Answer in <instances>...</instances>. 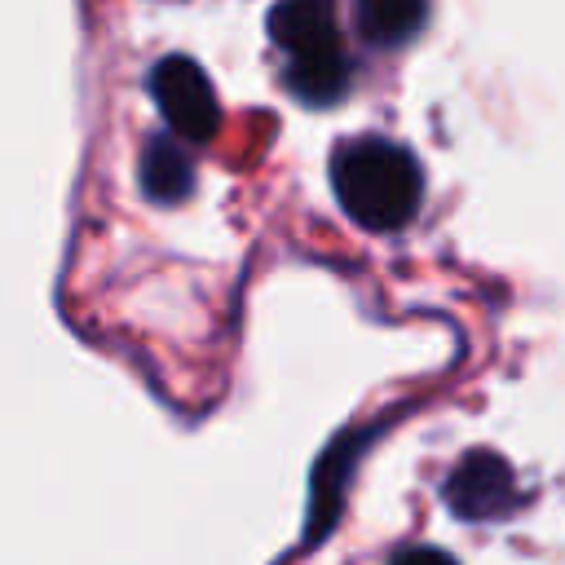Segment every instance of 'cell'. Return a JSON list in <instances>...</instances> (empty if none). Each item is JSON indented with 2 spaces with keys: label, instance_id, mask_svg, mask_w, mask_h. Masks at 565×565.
I'll return each instance as SVG.
<instances>
[{
  "label": "cell",
  "instance_id": "8992f818",
  "mask_svg": "<svg viewBox=\"0 0 565 565\" xmlns=\"http://www.w3.org/2000/svg\"><path fill=\"white\" fill-rule=\"evenodd\" d=\"M287 88L309 102V106H331L335 97H344L349 88V57L340 44L331 49H313L287 62Z\"/></svg>",
  "mask_w": 565,
  "mask_h": 565
},
{
  "label": "cell",
  "instance_id": "5b68a950",
  "mask_svg": "<svg viewBox=\"0 0 565 565\" xmlns=\"http://www.w3.org/2000/svg\"><path fill=\"white\" fill-rule=\"evenodd\" d=\"M137 177H141L146 199H154V203H177V199H185V194L194 190V163H190L185 141L172 137V132L150 137L146 150H141Z\"/></svg>",
  "mask_w": 565,
  "mask_h": 565
},
{
  "label": "cell",
  "instance_id": "7a4b0ae2",
  "mask_svg": "<svg viewBox=\"0 0 565 565\" xmlns=\"http://www.w3.org/2000/svg\"><path fill=\"white\" fill-rule=\"evenodd\" d=\"M150 97L168 119V132L181 141H212V132L221 128L216 88L207 71L185 53H168L150 66Z\"/></svg>",
  "mask_w": 565,
  "mask_h": 565
},
{
  "label": "cell",
  "instance_id": "3957f363",
  "mask_svg": "<svg viewBox=\"0 0 565 565\" xmlns=\"http://www.w3.org/2000/svg\"><path fill=\"white\" fill-rule=\"evenodd\" d=\"M446 508L463 521H494L516 503V472L494 450H468L446 472Z\"/></svg>",
  "mask_w": 565,
  "mask_h": 565
},
{
  "label": "cell",
  "instance_id": "ba28073f",
  "mask_svg": "<svg viewBox=\"0 0 565 565\" xmlns=\"http://www.w3.org/2000/svg\"><path fill=\"white\" fill-rule=\"evenodd\" d=\"M393 565H455V556H450V552H441V547L419 543V547L397 552V556H393Z\"/></svg>",
  "mask_w": 565,
  "mask_h": 565
},
{
  "label": "cell",
  "instance_id": "277c9868",
  "mask_svg": "<svg viewBox=\"0 0 565 565\" xmlns=\"http://www.w3.org/2000/svg\"><path fill=\"white\" fill-rule=\"evenodd\" d=\"M265 26H269L274 44L287 49L291 57L340 44L335 13H331L327 4H318V0H282V4H274V9L265 13Z\"/></svg>",
  "mask_w": 565,
  "mask_h": 565
},
{
  "label": "cell",
  "instance_id": "6da1fadb",
  "mask_svg": "<svg viewBox=\"0 0 565 565\" xmlns=\"http://www.w3.org/2000/svg\"><path fill=\"white\" fill-rule=\"evenodd\" d=\"M331 190L362 230H402L424 199L419 159L388 137H353L331 154Z\"/></svg>",
  "mask_w": 565,
  "mask_h": 565
},
{
  "label": "cell",
  "instance_id": "52a82bcc",
  "mask_svg": "<svg viewBox=\"0 0 565 565\" xmlns=\"http://www.w3.org/2000/svg\"><path fill=\"white\" fill-rule=\"evenodd\" d=\"M353 18L371 44H402L428 22V9L415 0H362Z\"/></svg>",
  "mask_w": 565,
  "mask_h": 565
}]
</instances>
